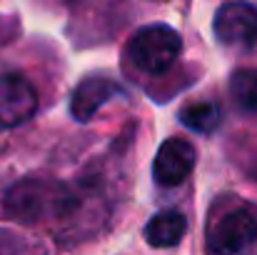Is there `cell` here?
<instances>
[{"mask_svg":"<svg viewBox=\"0 0 257 255\" xmlns=\"http://www.w3.org/2000/svg\"><path fill=\"white\" fill-rule=\"evenodd\" d=\"M182 53V38L177 35V30L165 25V23H155V25H145L140 28L130 43H127V58L130 63L150 75H163L168 73L175 60Z\"/></svg>","mask_w":257,"mask_h":255,"instance_id":"6da1fadb","label":"cell"},{"mask_svg":"<svg viewBox=\"0 0 257 255\" xmlns=\"http://www.w3.org/2000/svg\"><path fill=\"white\" fill-rule=\"evenodd\" d=\"M73 195L60 183L50 180H23L5 195V210L10 218L35 223L48 213H65Z\"/></svg>","mask_w":257,"mask_h":255,"instance_id":"7a4b0ae2","label":"cell"},{"mask_svg":"<svg viewBox=\"0 0 257 255\" xmlns=\"http://www.w3.org/2000/svg\"><path fill=\"white\" fill-rule=\"evenodd\" d=\"M217 40L227 48L252 50L257 48V5L245 0L225 3L212 20Z\"/></svg>","mask_w":257,"mask_h":255,"instance_id":"3957f363","label":"cell"},{"mask_svg":"<svg viewBox=\"0 0 257 255\" xmlns=\"http://www.w3.org/2000/svg\"><path fill=\"white\" fill-rule=\"evenodd\" d=\"M257 243V218L250 210L227 213L210 233V253H245Z\"/></svg>","mask_w":257,"mask_h":255,"instance_id":"277c9868","label":"cell"},{"mask_svg":"<svg viewBox=\"0 0 257 255\" xmlns=\"http://www.w3.org/2000/svg\"><path fill=\"white\" fill-rule=\"evenodd\" d=\"M38 110V93L20 73L0 75V125L15 128L28 123Z\"/></svg>","mask_w":257,"mask_h":255,"instance_id":"5b68a950","label":"cell"},{"mask_svg":"<svg viewBox=\"0 0 257 255\" xmlns=\"http://www.w3.org/2000/svg\"><path fill=\"white\" fill-rule=\"evenodd\" d=\"M192 168H195V148L182 138H170L158 148V155L153 160V178L158 185L175 188L187 180Z\"/></svg>","mask_w":257,"mask_h":255,"instance_id":"8992f818","label":"cell"},{"mask_svg":"<svg viewBox=\"0 0 257 255\" xmlns=\"http://www.w3.org/2000/svg\"><path fill=\"white\" fill-rule=\"evenodd\" d=\"M122 88L120 83H115L112 78H105V75H90L83 83L73 90V98H70V113L75 120L87 123L95 118V113L110 103L115 95H120Z\"/></svg>","mask_w":257,"mask_h":255,"instance_id":"52a82bcc","label":"cell"},{"mask_svg":"<svg viewBox=\"0 0 257 255\" xmlns=\"http://www.w3.org/2000/svg\"><path fill=\"white\" fill-rule=\"evenodd\" d=\"M187 233V218L180 210H160L145 225V240L153 248H175Z\"/></svg>","mask_w":257,"mask_h":255,"instance_id":"ba28073f","label":"cell"},{"mask_svg":"<svg viewBox=\"0 0 257 255\" xmlns=\"http://www.w3.org/2000/svg\"><path fill=\"white\" fill-rule=\"evenodd\" d=\"M180 123L195 133L210 135L220 128L222 110L217 103H195V105H187L185 110H180Z\"/></svg>","mask_w":257,"mask_h":255,"instance_id":"9c48e42d","label":"cell"},{"mask_svg":"<svg viewBox=\"0 0 257 255\" xmlns=\"http://www.w3.org/2000/svg\"><path fill=\"white\" fill-rule=\"evenodd\" d=\"M230 93H232L235 105L242 113L257 115V68L237 70L230 78Z\"/></svg>","mask_w":257,"mask_h":255,"instance_id":"30bf717a","label":"cell"}]
</instances>
